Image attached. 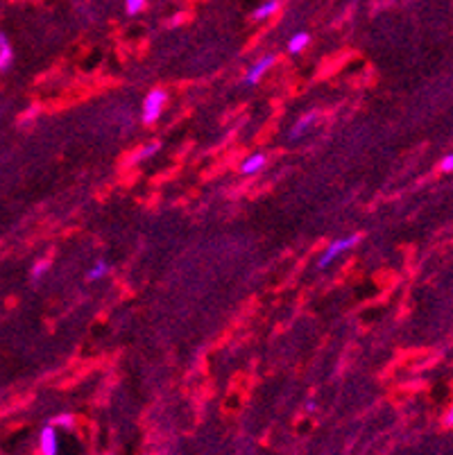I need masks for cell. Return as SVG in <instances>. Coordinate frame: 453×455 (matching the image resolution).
Here are the masks:
<instances>
[{
    "label": "cell",
    "mask_w": 453,
    "mask_h": 455,
    "mask_svg": "<svg viewBox=\"0 0 453 455\" xmlns=\"http://www.w3.org/2000/svg\"><path fill=\"white\" fill-rule=\"evenodd\" d=\"M277 63V54H266V57H261V59H256L249 66V70H247V75H245V82H247L249 86H254V84H259V79L266 75V72L275 66Z\"/></svg>",
    "instance_id": "4"
},
{
    "label": "cell",
    "mask_w": 453,
    "mask_h": 455,
    "mask_svg": "<svg viewBox=\"0 0 453 455\" xmlns=\"http://www.w3.org/2000/svg\"><path fill=\"white\" fill-rule=\"evenodd\" d=\"M358 240H360V236H358V233L347 236V238H338V240H333V242L329 245V247L324 249V254L320 256V263H317V265H320V268H329L331 263L340 256V254L349 252L351 247H356Z\"/></svg>",
    "instance_id": "2"
},
{
    "label": "cell",
    "mask_w": 453,
    "mask_h": 455,
    "mask_svg": "<svg viewBox=\"0 0 453 455\" xmlns=\"http://www.w3.org/2000/svg\"><path fill=\"white\" fill-rule=\"evenodd\" d=\"M313 123H315V111L306 114V116L302 118V121H299V123L293 127V130H290V139H297V136H299V134H304V132L308 130V127L313 125Z\"/></svg>",
    "instance_id": "9"
},
{
    "label": "cell",
    "mask_w": 453,
    "mask_h": 455,
    "mask_svg": "<svg viewBox=\"0 0 453 455\" xmlns=\"http://www.w3.org/2000/svg\"><path fill=\"white\" fill-rule=\"evenodd\" d=\"M14 63V45L9 41V36L0 30V72L12 68Z\"/></svg>",
    "instance_id": "5"
},
{
    "label": "cell",
    "mask_w": 453,
    "mask_h": 455,
    "mask_svg": "<svg viewBox=\"0 0 453 455\" xmlns=\"http://www.w3.org/2000/svg\"><path fill=\"white\" fill-rule=\"evenodd\" d=\"M444 424H447V426H453V406L449 408V412H447V417H444Z\"/></svg>",
    "instance_id": "16"
},
{
    "label": "cell",
    "mask_w": 453,
    "mask_h": 455,
    "mask_svg": "<svg viewBox=\"0 0 453 455\" xmlns=\"http://www.w3.org/2000/svg\"><path fill=\"white\" fill-rule=\"evenodd\" d=\"M50 424L59 426V429H66V431H70L72 426H75V419H72L70 415H59V417H52Z\"/></svg>",
    "instance_id": "14"
},
{
    "label": "cell",
    "mask_w": 453,
    "mask_h": 455,
    "mask_svg": "<svg viewBox=\"0 0 453 455\" xmlns=\"http://www.w3.org/2000/svg\"><path fill=\"white\" fill-rule=\"evenodd\" d=\"M279 5H281L279 0H266V3H263V5H259L256 9H254L252 18H254V21H266V18H270L272 14L277 12V9H279Z\"/></svg>",
    "instance_id": "7"
},
{
    "label": "cell",
    "mask_w": 453,
    "mask_h": 455,
    "mask_svg": "<svg viewBox=\"0 0 453 455\" xmlns=\"http://www.w3.org/2000/svg\"><path fill=\"white\" fill-rule=\"evenodd\" d=\"M308 43H311V34H308V32H297L293 39L288 41V52H290V54L302 52Z\"/></svg>",
    "instance_id": "8"
},
{
    "label": "cell",
    "mask_w": 453,
    "mask_h": 455,
    "mask_svg": "<svg viewBox=\"0 0 453 455\" xmlns=\"http://www.w3.org/2000/svg\"><path fill=\"white\" fill-rule=\"evenodd\" d=\"M154 152H159V143H150V145H145V148H141L139 152H134V161H145V159H150Z\"/></svg>",
    "instance_id": "12"
},
{
    "label": "cell",
    "mask_w": 453,
    "mask_h": 455,
    "mask_svg": "<svg viewBox=\"0 0 453 455\" xmlns=\"http://www.w3.org/2000/svg\"><path fill=\"white\" fill-rule=\"evenodd\" d=\"M166 102H168V93H166V91H161V88L150 91V93L145 95V100H143V118H141V121L145 125H154L161 118Z\"/></svg>",
    "instance_id": "1"
},
{
    "label": "cell",
    "mask_w": 453,
    "mask_h": 455,
    "mask_svg": "<svg viewBox=\"0 0 453 455\" xmlns=\"http://www.w3.org/2000/svg\"><path fill=\"white\" fill-rule=\"evenodd\" d=\"M266 163H268L266 154H259V152L249 154V157L240 163V172H243V175H256V172H261L263 168H266Z\"/></svg>",
    "instance_id": "6"
},
{
    "label": "cell",
    "mask_w": 453,
    "mask_h": 455,
    "mask_svg": "<svg viewBox=\"0 0 453 455\" xmlns=\"http://www.w3.org/2000/svg\"><path fill=\"white\" fill-rule=\"evenodd\" d=\"M48 270H50V263H48V261H45V259L36 261L34 265H32V270H30V277H32V281H41V277H43Z\"/></svg>",
    "instance_id": "11"
},
{
    "label": "cell",
    "mask_w": 453,
    "mask_h": 455,
    "mask_svg": "<svg viewBox=\"0 0 453 455\" xmlns=\"http://www.w3.org/2000/svg\"><path fill=\"white\" fill-rule=\"evenodd\" d=\"M107 272H109V265H107V263H105V261H98L95 265L86 272V279H89V281H98V279L107 277Z\"/></svg>",
    "instance_id": "10"
},
{
    "label": "cell",
    "mask_w": 453,
    "mask_h": 455,
    "mask_svg": "<svg viewBox=\"0 0 453 455\" xmlns=\"http://www.w3.org/2000/svg\"><path fill=\"white\" fill-rule=\"evenodd\" d=\"M39 451L43 455H54L59 453V438H57V426L45 424L39 433Z\"/></svg>",
    "instance_id": "3"
},
{
    "label": "cell",
    "mask_w": 453,
    "mask_h": 455,
    "mask_svg": "<svg viewBox=\"0 0 453 455\" xmlns=\"http://www.w3.org/2000/svg\"><path fill=\"white\" fill-rule=\"evenodd\" d=\"M440 168H442V172H453V154H447V157L442 159Z\"/></svg>",
    "instance_id": "15"
},
{
    "label": "cell",
    "mask_w": 453,
    "mask_h": 455,
    "mask_svg": "<svg viewBox=\"0 0 453 455\" xmlns=\"http://www.w3.org/2000/svg\"><path fill=\"white\" fill-rule=\"evenodd\" d=\"M145 3H148V0H125V9H127V14H130V16L141 14L143 9H145Z\"/></svg>",
    "instance_id": "13"
}]
</instances>
